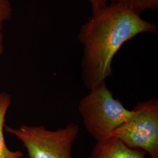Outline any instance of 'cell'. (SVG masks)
I'll return each mask as SVG.
<instances>
[{
    "label": "cell",
    "mask_w": 158,
    "mask_h": 158,
    "mask_svg": "<svg viewBox=\"0 0 158 158\" xmlns=\"http://www.w3.org/2000/svg\"><path fill=\"white\" fill-rule=\"evenodd\" d=\"M156 25L143 19L124 2H113L92 11L80 28L83 47L81 77L90 90L113 74L112 62L125 42L143 33L156 34Z\"/></svg>",
    "instance_id": "cell-1"
},
{
    "label": "cell",
    "mask_w": 158,
    "mask_h": 158,
    "mask_svg": "<svg viewBox=\"0 0 158 158\" xmlns=\"http://www.w3.org/2000/svg\"><path fill=\"white\" fill-rule=\"evenodd\" d=\"M79 102L78 110L85 128L96 141L111 134L130 118L128 110L113 97L106 81L96 85Z\"/></svg>",
    "instance_id": "cell-2"
},
{
    "label": "cell",
    "mask_w": 158,
    "mask_h": 158,
    "mask_svg": "<svg viewBox=\"0 0 158 158\" xmlns=\"http://www.w3.org/2000/svg\"><path fill=\"white\" fill-rule=\"evenodd\" d=\"M4 129L22 142L29 158H72L73 143L79 132L74 123L54 131L26 125L17 128L5 125Z\"/></svg>",
    "instance_id": "cell-3"
},
{
    "label": "cell",
    "mask_w": 158,
    "mask_h": 158,
    "mask_svg": "<svg viewBox=\"0 0 158 158\" xmlns=\"http://www.w3.org/2000/svg\"><path fill=\"white\" fill-rule=\"evenodd\" d=\"M110 136L118 138L130 148L144 151L150 158H158V100L138 103L130 118Z\"/></svg>",
    "instance_id": "cell-4"
},
{
    "label": "cell",
    "mask_w": 158,
    "mask_h": 158,
    "mask_svg": "<svg viewBox=\"0 0 158 158\" xmlns=\"http://www.w3.org/2000/svg\"><path fill=\"white\" fill-rule=\"evenodd\" d=\"M144 151L127 146L118 138L108 136L97 141L90 158H150Z\"/></svg>",
    "instance_id": "cell-5"
},
{
    "label": "cell",
    "mask_w": 158,
    "mask_h": 158,
    "mask_svg": "<svg viewBox=\"0 0 158 158\" xmlns=\"http://www.w3.org/2000/svg\"><path fill=\"white\" fill-rule=\"evenodd\" d=\"M10 103V95L5 92L0 93V158H21L23 153L12 151L8 148L4 135L6 114Z\"/></svg>",
    "instance_id": "cell-6"
},
{
    "label": "cell",
    "mask_w": 158,
    "mask_h": 158,
    "mask_svg": "<svg viewBox=\"0 0 158 158\" xmlns=\"http://www.w3.org/2000/svg\"><path fill=\"white\" fill-rule=\"evenodd\" d=\"M124 3L138 15L146 10L156 11L158 9V0H124Z\"/></svg>",
    "instance_id": "cell-7"
},
{
    "label": "cell",
    "mask_w": 158,
    "mask_h": 158,
    "mask_svg": "<svg viewBox=\"0 0 158 158\" xmlns=\"http://www.w3.org/2000/svg\"><path fill=\"white\" fill-rule=\"evenodd\" d=\"M11 8L8 0H0V23L10 19Z\"/></svg>",
    "instance_id": "cell-8"
},
{
    "label": "cell",
    "mask_w": 158,
    "mask_h": 158,
    "mask_svg": "<svg viewBox=\"0 0 158 158\" xmlns=\"http://www.w3.org/2000/svg\"><path fill=\"white\" fill-rule=\"evenodd\" d=\"M91 5L92 11L113 2H124V0H86Z\"/></svg>",
    "instance_id": "cell-9"
},
{
    "label": "cell",
    "mask_w": 158,
    "mask_h": 158,
    "mask_svg": "<svg viewBox=\"0 0 158 158\" xmlns=\"http://www.w3.org/2000/svg\"><path fill=\"white\" fill-rule=\"evenodd\" d=\"M2 40H3V35L2 33V23H0V57L3 51V45H2Z\"/></svg>",
    "instance_id": "cell-10"
}]
</instances>
